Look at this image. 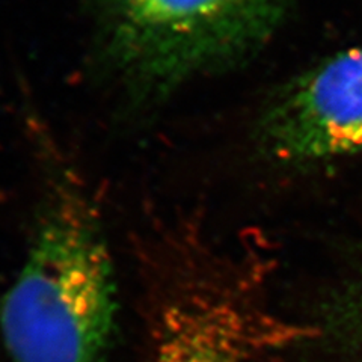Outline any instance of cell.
Returning a JSON list of instances; mask_svg holds the SVG:
<instances>
[{"instance_id":"3957f363","label":"cell","mask_w":362,"mask_h":362,"mask_svg":"<svg viewBox=\"0 0 362 362\" xmlns=\"http://www.w3.org/2000/svg\"><path fill=\"white\" fill-rule=\"evenodd\" d=\"M259 145L286 162L362 151V45L282 88L258 119Z\"/></svg>"},{"instance_id":"5b68a950","label":"cell","mask_w":362,"mask_h":362,"mask_svg":"<svg viewBox=\"0 0 362 362\" xmlns=\"http://www.w3.org/2000/svg\"><path fill=\"white\" fill-rule=\"evenodd\" d=\"M361 315H362V311H361Z\"/></svg>"},{"instance_id":"6da1fadb","label":"cell","mask_w":362,"mask_h":362,"mask_svg":"<svg viewBox=\"0 0 362 362\" xmlns=\"http://www.w3.org/2000/svg\"><path fill=\"white\" fill-rule=\"evenodd\" d=\"M30 122L47 185L28 258L0 303L4 344L13 362H105L117 323L109 249L85 187Z\"/></svg>"},{"instance_id":"7a4b0ae2","label":"cell","mask_w":362,"mask_h":362,"mask_svg":"<svg viewBox=\"0 0 362 362\" xmlns=\"http://www.w3.org/2000/svg\"><path fill=\"white\" fill-rule=\"evenodd\" d=\"M290 0H85L88 62L121 117H145L263 49Z\"/></svg>"},{"instance_id":"277c9868","label":"cell","mask_w":362,"mask_h":362,"mask_svg":"<svg viewBox=\"0 0 362 362\" xmlns=\"http://www.w3.org/2000/svg\"><path fill=\"white\" fill-rule=\"evenodd\" d=\"M156 350V362H240L230 314L204 294L169 305Z\"/></svg>"}]
</instances>
